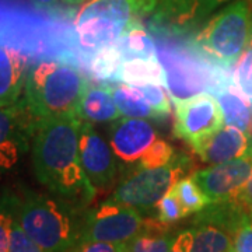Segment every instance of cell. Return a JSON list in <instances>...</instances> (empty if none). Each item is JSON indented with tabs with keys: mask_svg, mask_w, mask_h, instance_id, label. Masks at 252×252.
<instances>
[{
	"mask_svg": "<svg viewBox=\"0 0 252 252\" xmlns=\"http://www.w3.org/2000/svg\"><path fill=\"white\" fill-rule=\"evenodd\" d=\"M80 127L81 121L74 114L38 122L32 162L38 181L55 195L87 203L97 189L91 185L80 164Z\"/></svg>",
	"mask_w": 252,
	"mask_h": 252,
	"instance_id": "6da1fadb",
	"label": "cell"
},
{
	"mask_svg": "<svg viewBox=\"0 0 252 252\" xmlns=\"http://www.w3.org/2000/svg\"><path fill=\"white\" fill-rule=\"evenodd\" d=\"M7 212L44 251L67 252L80 243L84 216L69 199L26 192L11 199Z\"/></svg>",
	"mask_w": 252,
	"mask_h": 252,
	"instance_id": "7a4b0ae2",
	"label": "cell"
},
{
	"mask_svg": "<svg viewBox=\"0 0 252 252\" xmlns=\"http://www.w3.org/2000/svg\"><path fill=\"white\" fill-rule=\"evenodd\" d=\"M87 86L84 76L73 64L45 61L28 74L24 102L36 124L51 118L76 115Z\"/></svg>",
	"mask_w": 252,
	"mask_h": 252,
	"instance_id": "3957f363",
	"label": "cell"
},
{
	"mask_svg": "<svg viewBox=\"0 0 252 252\" xmlns=\"http://www.w3.org/2000/svg\"><path fill=\"white\" fill-rule=\"evenodd\" d=\"M251 7L247 0H234L217 11L195 36V44L223 66H231L251 42Z\"/></svg>",
	"mask_w": 252,
	"mask_h": 252,
	"instance_id": "277c9868",
	"label": "cell"
},
{
	"mask_svg": "<svg viewBox=\"0 0 252 252\" xmlns=\"http://www.w3.org/2000/svg\"><path fill=\"white\" fill-rule=\"evenodd\" d=\"M142 14L133 0H89L74 20V30L81 48L99 52L114 45L136 26Z\"/></svg>",
	"mask_w": 252,
	"mask_h": 252,
	"instance_id": "5b68a950",
	"label": "cell"
},
{
	"mask_svg": "<svg viewBox=\"0 0 252 252\" xmlns=\"http://www.w3.org/2000/svg\"><path fill=\"white\" fill-rule=\"evenodd\" d=\"M187 162V158L175 157L162 167L135 170L119 182L109 200L139 212L153 209L181 180Z\"/></svg>",
	"mask_w": 252,
	"mask_h": 252,
	"instance_id": "8992f818",
	"label": "cell"
},
{
	"mask_svg": "<svg viewBox=\"0 0 252 252\" xmlns=\"http://www.w3.org/2000/svg\"><path fill=\"white\" fill-rule=\"evenodd\" d=\"M157 58L165 74V89L172 101L178 105L184 101L207 93L212 87V70L198 59L180 49L160 46Z\"/></svg>",
	"mask_w": 252,
	"mask_h": 252,
	"instance_id": "52a82bcc",
	"label": "cell"
},
{
	"mask_svg": "<svg viewBox=\"0 0 252 252\" xmlns=\"http://www.w3.org/2000/svg\"><path fill=\"white\" fill-rule=\"evenodd\" d=\"M144 219L136 209L107 200L84 215L81 241L124 244L143 228Z\"/></svg>",
	"mask_w": 252,
	"mask_h": 252,
	"instance_id": "ba28073f",
	"label": "cell"
},
{
	"mask_svg": "<svg viewBox=\"0 0 252 252\" xmlns=\"http://www.w3.org/2000/svg\"><path fill=\"white\" fill-rule=\"evenodd\" d=\"M223 124V112L217 98L210 93H203L177 105L174 135L193 146L219 130Z\"/></svg>",
	"mask_w": 252,
	"mask_h": 252,
	"instance_id": "9c48e42d",
	"label": "cell"
},
{
	"mask_svg": "<svg viewBox=\"0 0 252 252\" xmlns=\"http://www.w3.org/2000/svg\"><path fill=\"white\" fill-rule=\"evenodd\" d=\"M252 177V154L234 161L210 165L193 174L210 203L234 202Z\"/></svg>",
	"mask_w": 252,
	"mask_h": 252,
	"instance_id": "30bf717a",
	"label": "cell"
},
{
	"mask_svg": "<svg viewBox=\"0 0 252 252\" xmlns=\"http://www.w3.org/2000/svg\"><path fill=\"white\" fill-rule=\"evenodd\" d=\"M160 140L147 119L121 118L109 127V146L119 165L137 168L146 154Z\"/></svg>",
	"mask_w": 252,
	"mask_h": 252,
	"instance_id": "8fae6325",
	"label": "cell"
},
{
	"mask_svg": "<svg viewBox=\"0 0 252 252\" xmlns=\"http://www.w3.org/2000/svg\"><path fill=\"white\" fill-rule=\"evenodd\" d=\"M35 126L24 99L0 107V170H10L27 153Z\"/></svg>",
	"mask_w": 252,
	"mask_h": 252,
	"instance_id": "7c38bea8",
	"label": "cell"
},
{
	"mask_svg": "<svg viewBox=\"0 0 252 252\" xmlns=\"http://www.w3.org/2000/svg\"><path fill=\"white\" fill-rule=\"evenodd\" d=\"M79 157L83 171L95 189L109 187L118 174V162L109 143L90 122L81 121Z\"/></svg>",
	"mask_w": 252,
	"mask_h": 252,
	"instance_id": "4fadbf2b",
	"label": "cell"
},
{
	"mask_svg": "<svg viewBox=\"0 0 252 252\" xmlns=\"http://www.w3.org/2000/svg\"><path fill=\"white\" fill-rule=\"evenodd\" d=\"M192 149L202 161L217 165L251 156L252 142L248 133L225 125L212 135L200 139L192 146Z\"/></svg>",
	"mask_w": 252,
	"mask_h": 252,
	"instance_id": "5bb4252c",
	"label": "cell"
},
{
	"mask_svg": "<svg viewBox=\"0 0 252 252\" xmlns=\"http://www.w3.org/2000/svg\"><path fill=\"white\" fill-rule=\"evenodd\" d=\"M228 1L233 0H157L154 17L174 31H185L200 24Z\"/></svg>",
	"mask_w": 252,
	"mask_h": 252,
	"instance_id": "9a60e30c",
	"label": "cell"
},
{
	"mask_svg": "<svg viewBox=\"0 0 252 252\" xmlns=\"http://www.w3.org/2000/svg\"><path fill=\"white\" fill-rule=\"evenodd\" d=\"M76 115L83 122L90 124L115 122L121 119L122 117L114 99L112 86L89 84L79 102Z\"/></svg>",
	"mask_w": 252,
	"mask_h": 252,
	"instance_id": "2e32d148",
	"label": "cell"
},
{
	"mask_svg": "<svg viewBox=\"0 0 252 252\" xmlns=\"http://www.w3.org/2000/svg\"><path fill=\"white\" fill-rule=\"evenodd\" d=\"M27 58L20 51L0 45V107L17 102L26 81Z\"/></svg>",
	"mask_w": 252,
	"mask_h": 252,
	"instance_id": "e0dca14e",
	"label": "cell"
},
{
	"mask_svg": "<svg viewBox=\"0 0 252 252\" xmlns=\"http://www.w3.org/2000/svg\"><path fill=\"white\" fill-rule=\"evenodd\" d=\"M175 235L170 234V225L157 219L144 220L143 228L129 241L121 244L122 252H171Z\"/></svg>",
	"mask_w": 252,
	"mask_h": 252,
	"instance_id": "ac0fdd59",
	"label": "cell"
},
{
	"mask_svg": "<svg viewBox=\"0 0 252 252\" xmlns=\"http://www.w3.org/2000/svg\"><path fill=\"white\" fill-rule=\"evenodd\" d=\"M216 98L225 125L250 133L252 129V109L243 93L235 86H223L216 91Z\"/></svg>",
	"mask_w": 252,
	"mask_h": 252,
	"instance_id": "d6986e66",
	"label": "cell"
},
{
	"mask_svg": "<svg viewBox=\"0 0 252 252\" xmlns=\"http://www.w3.org/2000/svg\"><path fill=\"white\" fill-rule=\"evenodd\" d=\"M117 79L129 86L156 83L165 86V74L158 58H135L122 63Z\"/></svg>",
	"mask_w": 252,
	"mask_h": 252,
	"instance_id": "ffe728a7",
	"label": "cell"
},
{
	"mask_svg": "<svg viewBox=\"0 0 252 252\" xmlns=\"http://www.w3.org/2000/svg\"><path fill=\"white\" fill-rule=\"evenodd\" d=\"M112 93L121 117L140 118V119L160 118L150 105V102L144 98L143 94L135 86H129V84L112 86Z\"/></svg>",
	"mask_w": 252,
	"mask_h": 252,
	"instance_id": "44dd1931",
	"label": "cell"
},
{
	"mask_svg": "<svg viewBox=\"0 0 252 252\" xmlns=\"http://www.w3.org/2000/svg\"><path fill=\"white\" fill-rule=\"evenodd\" d=\"M125 62L129 59L135 58H144V59H152L157 58V48L154 45L153 38L143 28L135 26L130 28L125 35L119 39Z\"/></svg>",
	"mask_w": 252,
	"mask_h": 252,
	"instance_id": "7402d4cb",
	"label": "cell"
},
{
	"mask_svg": "<svg viewBox=\"0 0 252 252\" xmlns=\"http://www.w3.org/2000/svg\"><path fill=\"white\" fill-rule=\"evenodd\" d=\"M174 193L180 200L181 206L184 209L187 217L202 212L207 205H210V200L207 199L205 192L200 189L193 177H185L181 178L175 185H174Z\"/></svg>",
	"mask_w": 252,
	"mask_h": 252,
	"instance_id": "603a6c76",
	"label": "cell"
},
{
	"mask_svg": "<svg viewBox=\"0 0 252 252\" xmlns=\"http://www.w3.org/2000/svg\"><path fill=\"white\" fill-rule=\"evenodd\" d=\"M124 62H125L124 51H122L121 42L117 41L114 45L107 46L97 52L91 63V70L94 73V76L98 79L117 77L119 67Z\"/></svg>",
	"mask_w": 252,
	"mask_h": 252,
	"instance_id": "cb8c5ba5",
	"label": "cell"
},
{
	"mask_svg": "<svg viewBox=\"0 0 252 252\" xmlns=\"http://www.w3.org/2000/svg\"><path fill=\"white\" fill-rule=\"evenodd\" d=\"M235 87L243 93L245 98L252 102V44L250 42L245 52L237 61L234 70Z\"/></svg>",
	"mask_w": 252,
	"mask_h": 252,
	"instance_id": "d4e9b609",
	"label": "cell"
},
{
	"mask_svg": "<svg viewBox=\"0 0 252 252\" xmlns=\"http://www.w3.org/2000/svg\"><path fill=\"white\" fill-rule=\"evenodd\" d=\"M135 87L143 94L144 98L150 102V105L158 114V117L165 118L170 115L171 105H170V99H168V95H167V91H165L162 84L147 83V84H137Z\"/></svg>",
	"mask_w": 252,
	"mask_h": 252,
	"instance_id": "484cf974",
	"label": "cell"
},
{
	"mask_svg": "<svg viewBox=\"0 0 252 252\" xmlns=\"http://www.w3.org/2000/svg\"><path fill=\"white\" fill-rule=\"evenodd\" d=\"M156 210H157V220L161 221L162 224L171 225L187 217L180 200L172 189L156 205Z\"/></svg>",
	"mask_w": 252,
	"mask_h": 252,
	"instance_id": "4316f807",
	"label": "cell"
},
{
	"mask_svg": "<svg viewBox=\"0 0 252 252\" xmlns=\"http://www.w3.org/2000/svg\"><path fill=\"white\" fill-rule=\"evenodd\" d=\"M175 158L174 156V147L168 142L160 139L157 143L152 147V150L146 154L143 157V160L140 161L139 168H157V167H162L167 165L168 162H171Z\"/></svg>",
	"mask_w": 252,
	"mask_h": 252,
	"instance_id": "83f0119b",
	"label": "cell"
},
{
	"mask_svg": "<svg viewBox=\"0 0 252 252\" xmlns=\"http://www.w3.org/2000/svg\"><path fill=\"white\" fill-rule=\"evenodd\" d=\"M9 252H46L39 245L34 243L26 231L21 228V225L13 219L11 231H10V247Z\"/></svg>",
	"mask_w": 252,
	"mask_h": 252,
	"instance_id": "f1b7e54d",
	"label": "cell"
},
{
	"mask_svg": "<svg viewBox=\"0 0 252 252\" xmlns=\"http://www.w3.org/2000/svg\"><path fill=\"white\" fill-rule=\"evenodd\" d=\"M233 252H252V220H245L237 230Z\"/></svg>",
	"mask_w": 252,
	"mask_h": 252,
	"instance_id": "f546056e",
	"label": "cell"
},
{
	"mask_svg": "<svg viewBox=\"0 0 252 252\" xmlns=\"http://www.w3.org/2000/svg\"><path fill=\"white\" fill-rule=\"evenodd\" d=\"M67 252H122V248H121V244L81 241Z\"/></svg>",
	"mask_w": 252,
	"mask_h": 252,
	"instance_id": "4dcf8cb0",
	"label": "cell"
},
{
	"mask_svg": "<svg viewBox=\"0 0 252 252\" xmlns=\"http://www.w3.org/2000/svg\"><path fill=\"white\" fill-rule=\"evenodd\" d=\"M11 223L13 217L9 212L0 210V252H9Z\"/></svg>",
	"mask_w": 252,
	"mask_h": 252,
	"instance_id": "1f68e13d",
	"label": "cell"
},
{
	"mask_svg": "<svg viewBox=\"0 0 252 252\" xmlns=\"http://www.w3.org/2000/svg\"><path fill=\"white\" fill-rule=\"evenodd\" d=\"M238 202L243 205V207L247 210V213L250 215V217H252V177L248 181V184L245 185L243 192H241V195L238 198Z\"/></svg>",
	"mask_w": 252,
	"mask_h": 252,
	"instance_id": "d6a6232c",
	"label": "cell"
},
{
	"mask_svg": "<svg viewBox=\"0 0 252 252\" xmlns=\"http://www.w3.org/2000/svg\"><path fill=\"white\" fill-rule=\"evenodd\" d=\"M35 6L38 7H42V9H46V7H55L61 3H67V4H74L76 0H31Z\"/></svg>",
	"mask_w": 252,
	"mask_h": 252,
	"instance_id": "836d02e7",
	"label": "cell"
},
{
	"mask_svg": "<svg viewBox=\"0 0 252 252\" xmlns=\"http://www.w3.org/2000/svg\"><path fill=\"white\" fill-rule=\"evenodd\" d=\"M137 3V6L140 7V11H142V14L143 13H150V11H153L156 9V3H157V0H133Z\"/></svg>",
	"mask_w": 252,
	"mask_h": 252,
	"instance_id": "e575fe53",
	"label": "cell"
},
{
	"mask_svg": "<svg viewBox=\"0 0 252 252\" xmlns=\"http://www.w3.org/2000/svg\"><path fill=\"white\" fill-rule=\"evenodd\" d=\"M251 44H252V21H251Z\"/></svg>",
	"mask_w": 252,
	"mask_h": 252,
	"instance_id": "d590c367",
	"label": "cell"
},
{
	"mask_svg": "<svg viewBox=\"0 0 252 252\" xmlns=\"http://www.w3.org/2000/svg\"><path fill=\"white\" fill-rule=\"evenodd\" d=\"M80 1H83V0H76V3H80Z\"/></svg>",
	"mask_w": 252,
	"mask_h": 252,
	"instance_id": "8d00e7d4",
	"label": "cell"
},
{
	"mask_svg": "<svg viewBox=\"0 0 252 252\" xmlns=\"http://www.w3.org/2000/svg\"><path fill=\"white\" fill-rule=\"evenodd\" d=\"M251 220H252V217H251Z\"/></svg>",
	"mask_w": 252,
	"mask_h": 252,
	"instance_id": "74e56055",
	"label": "cell"
},
{
	"mask_svg": "<svg viewBox=\"0 0 252 252\" xmlns=\"http://www.w3.org/2000/svg\"><path fill=\"white\" fill-rule=\"evenodd\" d=\"M251 154H252V153H251Z\"/></svg>",
	"mask_w": 252,
	"mask_h": 252,
	"instance_id": "f35d334b",
	"label": "cell"
}]
</instances>
